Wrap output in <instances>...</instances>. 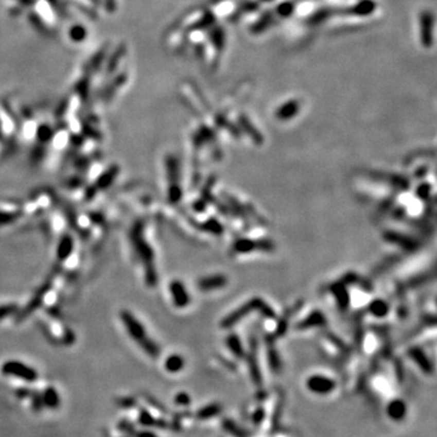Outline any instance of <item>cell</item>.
<instances>
[{"label":"cell","instance_id":"1","mask_svg":"<svg viewBox=\"0 0 437 437\" xmlns=\"http://www.w3.org/2000/svg\"><path fill=\"white\" fill-rule=\"evenodd\" d=\"M120 320L123 322L128 334L133 338L135 343L140 345V347L148 356H151V357H157L159 355L158 345L155 344L154 341H152V339L148 338V335L146 333L144 326L140 323V321H138L133 313L129 312L128 310L121 311Z\"/></svg>","mask_w":437,"mask_h":437},{"label":"cell","instance_id":"2","mask_svg":"<svg viewBox=\"0 0 437 437\" xmlns=\"http://www.w3.org/2000/svg\"><path fill=\"white\" fill-rule=\"evenodd\" d=\"M2 373L5 375H11V377H16L22 379V380L33 382L38 379V373L34 368L29 367L22 362L19 361H6L4 364L2 365Z\"/></svg>","mask_w":437,"mask_h":437},{"label":"cell","instance_id":"3","mask_svg":"<svg viewBox=\"0 0 437 437\" xmlns=\"http://www.w3.org/2000/svg\"><path fill=\"white\" fill-rule=\"evenodd\" d=\"M306 386L309 391L317 395H328L334 391L335 381L333 379L324 377V375H312L307 379Z\"/></svg>","mask_w":437,"mask_h":437},{"label":"cell","instance_id":"4","mask_svg":"<svg viewBox=\"0 0 437 437\" xmlns=\"http://www.w3.org/2000/svg\"><path fill=\"white\" fill-rule=\"evenodd\" d=\"M386 413L390 416V419L395 420V422H401L407 414V406L402 399H394L389 403Z\"/></svg>","mask_w":437,"mask_h":437},{"label":"cell","instance_id":"5","mask_svg":"<svg viewBox=\"0 0 437 437\" xmlns=\"http://www.w3.org/2000/svg\"><path fill=\"white\" fill-rule=\"evenodd\" d=\"M42 397L45 407H49L50 409H56L60 406V395L59 392L56 391V389L53 388V386H49V388L45 389Z\"/></svg>","mask_w":437,"mask_h":437},{"label":"cell","instance_id":"6","mask_svg":"<svg viewBox=\"0 0 437 437\" xmlns=\"http://www.w3.org/2000/svg\"><path fill=\"white\" fill-rule=\"evenodd\" d=\"M184 365H185L184 358L179 355L169 356L164 363V367L169 373H178V372H180L181 369L184 368Z\"/></svg>","mask_w":437,"mask_h":437},{"label":"cell","instance_id":"7","mask_svg":"<svg viewBox=\"0 0 437 437\" xmlns=\"http://www.w3.org/2000/svg\"><path fill=\"white\" fill-rule=\"evenodd\" d=\"M221 406L219 405V403H212V405L205 406V407H203L202 409H199L197 412V418L199 420H206L213 418V416L220 414V412H221Z\"/></svg>","mask_w":437,"mask_h":437},{"label":"cell","instance_id":"8","mask_svg":"<svg viewBox=\"0 0 437 437\" xmlns=\"http://www.w3.org/2000/svg\"><path fill=\"white\" fill-rule=\"evenodd\" d=\"M73 249V240L69 236L63 237L57 247V257L60 260H64L67 256H69L71 252Z\"/></svg>","mask_w":437,"mask_h":437},{"label":"cell","instance_id":"9","mask_svg":"<svg viewBox=\"0 0 437 437\" xmlns=\"http://www.w3.org/2000/svg\"><path fill=\"white\" fill-rule=\"evenodd\" d=\"M117 171H118V169L111 168L110 170L104 172V174H102V176H100L99 181L96 182V186H95V188H96V189H103V188L108 187L111 182L114 180V178H116Z\"/></svg>","mask_w":437,"mask_h":437},{"label":"cell","instance_id":"10","mask_svg":"<svg viewBox=\"0 0 437 437\" xmlns=\"http://www.w3.org/2000/svg\"><path fill=\"white\" fill-rule=\"evenodd\" d=\"M184 289H182L181 284L179 283H172L171 284V294L172 296H174V300L178 304H186V293H182Z\"/></svg>","mask_w":437,"mask_h":437},{"label":"cell","instance_id":"11","mask_svg":"<svg viewBox=\"0 0 437 437\" xmlns=\"http://www.w3.org/2000/svg\"><path fill=\"white\" fill-rule=\"evenodd\" d=\"M138 422H140V424L144 426H154L157 420H155L150 413L146 411V409H141L140 416H138Z\"/></svg>","mask_w":437,"mask_h":437},{"label":"cell","instance_id":"12","mask_svg":"<svg viewBox=\"0 0 437 437\" xmlns=\"http://www.w3.org/2000/svg\"><path fill=\"white\" fill-rule=\"evenodd\" d=\"M32 407L36 412H40L44 407L43 397L42 395L38 394V392H33L32 394Z\"/></svg>","mask_w":437,"mask_h":437},{"label":"cell","instance_id":"13","mask_svg":"<svg viewBox=\"0 0 437 437\" xmlns=\"http://www.w3.org/2000/svg\"><path fill=\"white\" fill-rule=\"evenodd\" d=\"M174 401L176 405L179 406H188L189 403H191V397H189V395L186 394V392H180V394L175 396Z\"/></svg>","mask_w":437,"mask_h":437},{"label":"cell","instance_id":"14","mask_svg":"<svg viewBox=\"0 0 437 437\" xmlns=\"http://www.w3.org/2000/svg\"><path fill=\"white\" fill-rule=\"evenodd\" d=\"M118 429H119L120 431L128 433V435H130V433H133L134 435L135 432L134 425L131 424L130 422H128V420H121L119 424H118Z\"/></svg>","mask_w":437,"mask_h":437},{"label":"cell","instance_id":"15","mask_svg":"<svg viewBox=\"0 0 437 437\" xmlns=\"http://www.w3.org/2000/svg\"><path fill=\"white\" fill-rule=\"evenodd\" d=\"M15 310V305H5V306H0V320L4 318L9 314H11Z\"/></svg>","mask_w":437,"mask_h":437},{"label":"cell","instance_id":"16","mask_svg":"<svg viewBox=\"0 0 437 437\" xmlns=\"http://www.w3.org/2000/svg\"><path fill=\"white\" fill-rule=\"evenodd\" d=\"M134 436H135V437H158L157 435H155L154 432L148 431V430H145V431H137V432H134Z\"/></svg>","mask_w":437,"mask_h":437},{"label":"cell","instance_id":"17","mask_svg":"<svg viewBox=\"0 0 437 437\" xmlns=\"http://www.w3.org/2000/svg\"><path fill=\"white\" fill-rule=\"evenodd\" d=\"M254 420H255V423H260L264 419V411L263 409H257V411L253 414Z\"/></svg>","mask_w":437,"mask_h":437}]
</instances>
